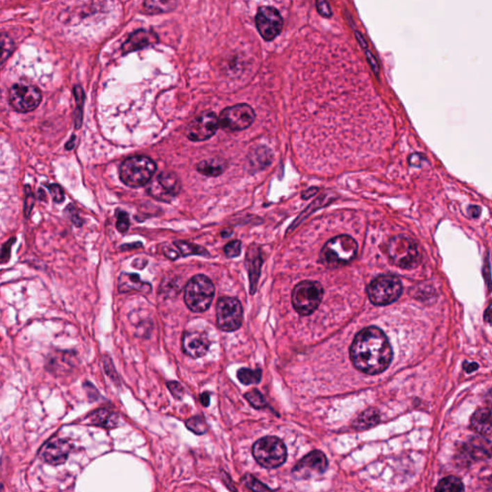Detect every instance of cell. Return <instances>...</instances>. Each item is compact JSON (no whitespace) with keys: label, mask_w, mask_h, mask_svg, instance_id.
I'll list each match as a JSON object with an SVG mask.
<instances>
[{"label":"cell","mask_w":492,"mask_h":492,"mask_svg":"<svg viewBox=\"0 0 492 492\" xmlns=\"http://www.w3.org/2000/svg\"><path fill=\"white\" fill-rule=\"evenodd\" d=\"M393 357L387 335L377 327H367L356 335L350 347V358L358 370L368 375L385 372Z\"/></svg>","instance_id":"6da1fadb"},{"label":"cell","mask_w":492,"mask_h":492,"mask_svg":"<svg viewBox=\"0 0 492 492\" xmlns=\"http://www.w3.org/2000/svg\"><path fill=\"white\" fill-rule=\"evenodd\" d=\"M157 170L155 161L146 156H133L121 164V181L131 188H138L150 183Z\"/></svg>","instance_id":"7a4b0ae2"},{"label":"cell","mask_w":492,"mask_h":492,"mask_svg":"<svg viewBox=\"0 0 492 492\" xmlns=\"http://www.w3.org/2000/svg\"><path fill=\"white\" fill-rule=\"evenodd\" d=\"M214 292L216 289L210 278L205 275H196L186 285L184 301L191 311L203 312L210 308Z\"/></svg>","instance_id":"3957f363"},{"label":"cell","mask_w":492,"mask_h":492,"mask_svg":"<svg viewBox=\"0 0 492 492\" xmlns=\"http://www.w3.org/2000/svg\"><path fill=\"white\" fill-rule=\"evenodd\" d=\"M358 244L347 235L335 237L327 241L320 253V261L325 266L338 267L352 262L357 256Z\"/></svg>","instance_id":"277c9868"},{"label":"cell","mask_w":492,"mask_h":492,"mask_svg":"<svg viewBox=\"0 0 492 492\" xmlns=\"http://www.w3.org/2000/svg\"><path fill=\"white\" fill-rule=\"evenodd\" d=\"M388 255L395 266L404 269H413L421 262L418 244L406 236H396L388 244Z\"/></svg>","instance_id":"5b68a950"},{"label":"cell","mask_w":492,"mask_h":492,"mask_svg":"<svg viewBox=\"0 0 492 492\" xmlns=\"http://www.w3.org/2000/svg\"><path fill=\"white\" fill-rule=\"evenodd\" d=\"M252 453L257 463L269 469L279 468L287 457L286 445L276 436H266L256 441Z\"/></svg>","instance_id":"8992f818"},{"label":"cell","mask_w":492,"mask_h":492,"mask_svg":"<svg viewBox=\"0 0 492 492\" xmlns=\"http://www.w3.org/2000/svg\"><path fill=\"white\" fill-rule=\"evenodd\" d=\"M323 287L317 281H302L294 287L292 301L294 309L301 315L312 314L322 301Z\"/></svg>","instance_id":"52a82bcc"},{"label":"cell","mask_w":492,"mask_h":492,"mask_svg":"<svg viewBox=\"0 0 492 492\" xmlns=\"http://www.w3.org/2000/svg\"><path fill=\"white\" fill-rule=\"evenodd\" d=\"M402 292V283L393 275H381L367 287L368 297L376 306L392 304L399 299Z\"/></svg>","instance_id":"ba28073f"},{"label":"cell","mask_w":492,"mask_h":492,"mask_svg":"<svg viewBox=\"0 0 492 492\" xmlns=\"http://www.w3.org/2000/svg\"><path fill=\"white\" fill-rule=\"evenodd\" d=\"M244 312L241 302L234 297H222L216 305V323L219 329L233 332L241 327Z\"/></svg>","instance_id":"9c48e42d"},{"label":"cell","mask_w":492,"mask_h":492,"mask_svg":"<svg viewBox=\"0 0 492 492\" xmlns=\"http://www.w3.org/2000/svg\"><path fill=\"white\" fill-rule=\"evenodd\" d=\"M256 115L251 106L241 103L226 108L219 118V127L226 131L247 129L254 122Z\"/></svg>","instance_id":"30bf717a"},{"label":"cell","mask_w":492,"mask_h":492,"mask_svg":"<svg viewBox=\"0 0 492 492\" xmlns=\"http://www.w3.org/2000/svg\"><path fill=\"white\" fill-rule=\"evenodd\" d=\"M9 101L17 112L29 113L40 105L42 93L35 86L17 83L9 90Z\"/></svg>","instance_id":"8fae6325"},{"label":"cell","mask_w":492,"mask_h":492,"mask_svg":"<svg viewBox=\"0 0 492 492\" xmlns=\"http://www.w3.org/2000/svg\"><path fill=\"white\" fill-rule=\"evenodd\" d=\"M181 188L180 179L175 173L163 171L150 182L148 193L156 200L170 202L180 193Z\"/></svg>","instance_id":"7c38bea8"},{"label":"cell","mask_w":492,"mask_h":492,"mask_svg":"<svg viewBox=\"0 0 492 492\" xmlns=\"http://www.w3.org/2000/svg\"><path fill=\"white\" fill-rule=\"evenodd\" d=\"M255 20L260 35L267 42H271L278 36L284 24V20L278 10L271 6H262L259 8Z\"/></svg>","instance_id":"4fadbf2b"},{"label":"cell","mask_w":492,"mask_h":492,"mask_svg":"<svg viewBox=\"0 0 492 492\" xmlns=\"http://www.w3.org/2000/svg\"><path fill=\"white\" fill-rule=\"evenodd\" d=\"M219 127V118L216 113L207 111L200 113L187 126V137L193 141H202L213 137Z\"/></svg>","instance_id":"5bb4252c"},{"label":"cell","mask_w":492,"mask_h":492,"mask_svg":"<svg viewBox=\"0 0 492 492\" xmlns=\"http://www.w3.org/2000/svg\"><path fill=\"white\" fill-rule=\"evenodd\" d=\"M328 466L326 456L322 451L315 450L305 456L292 469V474L296 479H310L322 475Z\"/></svg>","instance_id":"9a60e30c"},{"label":"cell","mask_w":492,"mask_h":492,"mask_svg":"<svg viewBox=\"0 0 492 492\" xmlns=\"http://www.w3.org/2000/svg\"><path fill=\"white\" fill-rule=\"evenodd\" d=\"M211 342L204 333L188 331L184 333L182 347L186 355L193 359L204 357L208 353Z\"/></svg>","instance_id":"2e32d148"},{"label":"cell","mask_w":492,"mask_h":492,"mask_svg":"<svg viewBox=\"0 0 492 492\" xmlns=\"http://www.w3.org/2000/svg\"><path fill=\"white\" fill-rule=\"evenodd\" d=\"M70 450H72V445L69 441L62 438H55L45 446L40 455L45 463L57 466L67 461Z\"/></svg>","instance_id":"e0dca14e"},{"label":"cell","mask_w":492,"mask_h":492,"mask_svg":"<svg viewBox=\"0 0 492 492\" xmlns=\"http://www.w3.org/2000/svg\"><path fill=\"white\" fill-rule=\"evenodd\" d=\"M158 36L156 33L150 31V30H138V31L134 32L129 39L123 44L122 53L128 54L130 52L145 49L150 45H155L156 42H158Z\"/></svg>","instance_id":"ac0fdd59"},{"label":"cell","mask_w":492,"mask_h":492,"mask_svg":"<svg viewBox=\"0 0 492 492\" xmlns=\"http://www.w3.org/2000/svg\"><path fill=\"white\" fill-rule=\"evenodd\" d=\"M118 292L120 294H127L130 292H138L141 294H148L152 291L150 283L143 282L138 274L122 272L118 277Z\"/></svg>","instance_id":"d6986e66"},{"label":"cell","mask_w":492,"mask_h":492,"mask_svg":"<svg viewBox=\"0 0 492 492\" xmlns=\"http://www.w3.org/2000/svg\"><path fill=\"white\" fill-rule=\"evenodd\" d=\"M246 267L249 273V280H251V292L254 294L256 292L257 286H258V280L262 264V259L261 251L256 244H252L248 248L246 254Z\"/></svg>","instance_id":"ffe728a7"},{"label":"cell","mask_w":492,"mask_h":492,"mask_svg":"<svg viewBox=\"0 0 492 492\" xmlns=\"http://www.w3.org/2000/svg\"><path fill=\"white\" fill-rule=\"evenodd\" d=\"M463 451L470 460H486L492 456V443L484 438H473L464 445Z\"/></svg>","instance_id":"44dd1931"},{"label":"cell","mask_w":492,"mask_h":492,"mask_svg":"<svg viewBox=\"0 0 492 492\" xmlns=\"http://www.w3.org/2000/svg\"><path fill=\"white\" fill-rule=\"evenodd\" d=\"M471 429L482 436H489L492 434V410L489 408H481L477 410L470 420Z\"/></svg>","instance_id":"7402d4cb"},{"label":"cell","mask_w":492,"mask_h":492,"mask_svg":"<svg viewBox=\"0 0 492 492\" xmlns=\"http://www.w3.org/2000/svg\"><path fill=\"white\" fill-rule=\"evenodd\" d=\"M225 168V161L219 158L207 159V160L200 161L196 166V170H198V173L208 176V177H218V176L221 175L224 173Z\"/></svg>","instance_id":"603a6c76"},{"label":"cell","mask_w":492,"mask_h":492,"mask_svg":"<svg viewBox=\"0 0 492 492\" xmlns=\"http://www.w3.org/2000/svg\"><path fill=\"white\" fill-rule=\"evenodd\" d=\"M380 421V413L376 408H368L358 416L357 420L353 423L356 430H367L377 425Z\"/></svg>","instance_id":"cb8c5ba5"},{"label":"cell","mask_w":492,"mask_h":492,"mask_svg":"<svg viewBox=\"0 0 492 492\" xmlns=\"http://www.w3.org/2000/svg\"><path fill=\"white\" fill-rule=\"evenodd\" d=\"M249 159H251V164L254 166L255 168H266L271 163L272 160V152L271 150L266 148V146H260L254 150L249 155Z\"/></svg>","instance_id":"d4e9b609"},{"label":"cell","mask_w":492,"mask_h":492,"mask_svg":"<svg viewBox=\"0 0 492 492\" xmlns=\"http://www.w3.org/2000/svg\"><path fill=\"white\" fill-rule=\"evenodd\" d=\"M174 246L177 247L181 256L188 257L191 255H198V256L209 257L210 254L204 247L198 244H191L185 241H176L173 242Z\"/></svg>","instance_id":"484cf974"},{"label":"cell","mask_w":492,"mask_h":492,"mask_svg":"<svg viewBox=\"0 0 492 492\" xmlns=\"http://www.w3.org/2000/svg\"><path fill=\"white\" fill-rule=\"evenodd\" d=\"M176 5L175 1H145L143 2V9L148 14L156 15L173 11Z\"/></svg>","instance_id":"4316f807"},{"label":"cell","mask_w":492,"mask_h":492,"mask_svg":"<svg viewBox=\"0 0 492 492\" xmlns=\"http://www.w3.org/2000/svg\"><path fill=\"white\" fill-rule=\"evenodd\" d=\"M436 492H464V486L460 479L455 476H449L438 483Z\"/></svg>","instance_id":"83f0119b"},{"label":"cell","mask_w":492,"mask_h":492,"mask_svg":"<svg viewBox=\"0 0 492 492\" xmlns=\"http://www.w3.org/2000/svg\"><path fill=\"white\" fill-rule=\"evenodd\" d=\"M90 422H92L93 425L111 427V426L115 425L116 415L115 413H111L110 411L102 408V410H98L90 415Z\"/></svg>","instance_id":"f1b7e54d"},{"label":"cell","mask_w":492,"mask_h":492,"mask_svg":"<svg viewBox=\"0 0 492 492\" xmlns=\"http://www.w3.org/2000/svg\"><path fill=\"white\" fill-rule=\"evenodd\" d=\"M237 376L239 382L244 385H253V383H259L261 381L262 370L260 368L254 370L251 368H241Z\"/></svg>","instance_id":"f546056e"},{"label":"cell","mask_w":492,"mask_h":492,"mask_svg":"<svg viewBox=\"0 0 492 492\" xmlns=\"http://www.w3.org/2000/svg\"><path fill=\"white\" fill-rule=\"evenodd\" d=\"M74 95L75 98H77V115H75V127L77 128H80L81 125H82V120H83V105H84V100H85V95L84 92H83L82 88L80 87V86H75L74 87Z\"/></svg>","instance_id":"4dcf8cb0"},{"label":"cell","mask_w":492,"mask_h":492,"mask_svg":"<svg viewBox=\"0 0 492 492\" xmlns=\"http://www.w3.org/2000/svg\"><path fill=\"white\" fill-rule=\"evenodd\" d=\"M242 482L246 484L247 488L251 489L253 492H275L272 489H269V486L261 483L259 480H257L254 476L251 475V474H246V476L242 479Z\"/></svg>","instance_id":"1f68e13d"},{"label":"cell","mask_w":492,"mask_h":492,"mask_svg":"<svg viewBox=\"0 0 492 492\" xmlns=\"http://www.w3.org/2000/svg\"><path fill=\"white\" fill-rule=\"evenodd\" d=\"M187 427L190 429L191 432L202 435L207 432V424L205 420L202 416H194L187 421Z\"/></svg>","instance_id":"d6a6232c"},{"label":"cell","mask_w":492,"mask_h":492,"mask_svg":"<svg viewBox=\"0 0 492 492\" xmlns=\"http://www.w3.org/2000/svg\"><path fill=\"white\" fill-rule=\"evenodd\" d=\"M246 400L251 403L252 407L255 408H262L267 407L266 398L262 395L259 390H252L246 395Z\"/></svg>","instance_id":"836d02e7"},{"label":"cell","mask_w":492,"mask_h":492,"mask_svg":"<svg viewBox=\"0 0 492 492\" xmlns=\"http://www.w3.org/2000/svg\"><path fill=\"white\" fill-rule=\"evenodd\" d=\"M1 45H2V55H1V63L4 64L5 61L8 59L10 55L14 51L15 45L14 42L9 37H7L4 33H2L1 36Z\"/></svg>","instance_id":"e575fe53"},{"label":"cell","mask_w":492,"mask_h":492,"mask_svg":"<svg viewBox=\"0 0 492 492\" xmlns=\"http://www.w3.org/2000/svg\"><path fill=\"white\" fill-rule=\"evenodd\" d=\"M117 229L120 233L125 234L130 227V219L128 214L125 211H118Z\"/></svg>","instance_id":"d590c367"},{"label":"cell","mask_w":492,"mask_h":492,"mask_svg":"<svg viewBox=\"0 0 492 492\" xmlns=\"http://www.w3.org/2000/svg\"><path fill=\"white\" fill-rule=\"evenodd\" d=\"M35 198L33 196L31 189L29 186H25V200H24V216L25 218H29L31 214L33 207H34Z\"/></svg>","instance_id":"8d00e7d4"},{"label":"cell","mask_w":492,"mask_h":492,"mask_svg":"<svg viewBox=\"0 0 492 492\" xmlns=\"http://www.w3.org/2000/svg\"><path fill=\"white\" fill-rule=\"evenodd\" d=\"M241 242L239 241H233L229 242L224 247V253L228 258H235V257H238L241 254Z\"/></svg>","instance_id":"74e56055"},{"label":"cell","mask_w":492,"mask_h":492,"mask_svg":"<svg viewBox=\"0 0 492 492\" xmlns=\"http://www.w3.org/2000/svg\"><path fill=\"white\" fill-rule=\"evenodd\" d=\"M50 194H51L53 200L56 202V203H61L65 200V193L63 189L61 188L57 184H52V185L47 186Z\"/></svg>","instance_id":"f35d334b"},{"label":"cell","mask_w":492,"mask_h":492,"mask_svg":"<svg viewBox=\"0 0 492 492\" xmlns=\"http://www.w3.org/2000/svg\"><path fill=\"white\" fill-rule=\"evenodd\" d=\"M65 212V214L69 216V219H70V221H72V223L74 224L75 226H82L83 221L82 219H81L79 214H78L77 209H75V207L73 206L72 204H70V205L68 206Z\"/></svg>","instance_id":"ab89813d"},{"label":"cell","mask_w":492,"mask_h":492,"mask_svg":"<svg viewBox=\"0 0 492 492\" xmlns=\"http://www.w3.org/2000/svg\"><path fill=\"white\" fill-rule=\"evenodd\" d=\"M161 251H163V253L165 255L166 258L173 260V261H174V260H177L179 257L181 256L180 253H179L177 247L174 246V244H164L163 247H161Z\"/></svg>","instance_id":"60d3db41"},{"label":"cell","mask_w":492,"mask_h":492,"mask_svg":"<svg viewBox=\"0 0 492 492\" xmlns=\"http://www.w3.org/2000/svg\"><path fill=\"white\" fill-rule=\"evenodd\" d=\"M103 365H104L106 374L109 376L111 379L113 381H118L117 372H116L112 360H111L109 357L104 358V360H103Z\"/></svg>","instance_id":"b9f144b4"},{"label":"cell","mask_w":492,"mask_h":492,"mask_svg":"<svg viewBox=\"0 0 492 492\" xmlns=\"http://www.w3.org/2000/svg\"><path fill=\"white\" fill-rule=\"evenodd\" d=\"M15 241H16V239L12 238L11 239H9V241L5 242L3 246H2L1 264H5V262L9 261L10 253H11V248Z\"/></svg>","instance_id":"7bdbcfd3"},{"label":"cell","mask_w":492,"mask_h":492,"mask_svg":"<svg viewBox=\"0 0 492 492\" xmlns=\"http://www.w3.org/2000/svg\"><path fill=\"white\" fill-rule=\"evenodd\" d=\"M425 161H427V159L421 153H413L408 158V163H410L411 166H415V168H421Z\"/></svg>","instance_id":"ee69618b"},{"label":"cell","mask_w":492,"mask_h":492,"mask_svg":"<svg viewBox=\"0 0 492 492\" xmlns=\"http://www.w3.org/2000/svg\"><path fill=\"white\" fill-rule=\"evenodd\" d=\"M168 388L176 399H181V398L183 397L184 390L178 382H168Z\"/></svg>","instance_id":"f6af8a7d"},{"label":"cell","mask_w":492,"mask_h":492,"mask_svg":"<svg viewBox=\"0 0 492 492\" xmlns=\"http://www.w3.org/2000/svg\"><path fill=\"white\" fill-rule=\"evenodd\" d=\"M317 11H319V14L322 15V16L328 17L332 16L331 8H330L329 3H327V2L317 1Z\"/></svg>","instance_id":"bcb514c9"},{"label":"cell","mask_w":492,"mask_h":492,"mask_svg":"<svg viewBox=\"0 0 492 492\" xmlns=\"http://www.w3.org/2000/svg\"><path fill=\"white\" fill-rule=\"evenodd\" d=\"M482 212L481 207L473 205L468 208V214H470L471 218L477 219L480 216Z\"/></svg>","instance_id":"7dc6e473"},{"label":"cell","mask_w":492,"mask_h":492,"mask_svg":"<svg viewBox=\"0 0 492 492\" xmlns=\"http://www.w3.org/2000/svg\"><path fill=\"white\" fill-rule=\"evenodd\" d=\"M479 368V365L478 363H464V370H466V372L468 373H471L473 372H475V370H478Z\"/></svg>","instance_id":"c3c4849f"},{"label":"cell","mask_w":492,"mask_h":492,"mask_svg":"<svg viewBox=\"0 0 492 492\" xmlns=\"http://www.w3.org/2000/svg\"><path fill=\"white\" fill-rule=\"evenodd\" d=\"M200 401H201L202 405L205 406V407H208L209 404H210V393H208V392L202 393V395L200 396Z\"/></svg>","instance_id":"681fc988"},{"label":"cell","mask_w":492,"mask_h":492,"mask_svg":"<svg viewBox=\"0 0 492 492\" xmlns=\"http://www.w3.org/2000/svg\"><path fill=\"white\" fill-rule=\"evenodd\" d=\"M484 317L486 322L492 323V303L489 305L488 309H486V312H484Z\"/></svg>","instance_id":"f907efd6"},{"label":"cell","mask_w":492,"mask_h":492,"mask_svg":"<svg viewBox=\"0 0 492 492\" xmlns=\"http://www.w3.org/2000/svg\"><path fill=\"white\" fill-rule=\"evenodd\" d=\"M141 242H135L134 244H126V246H121V249H123V251H130V249L132 248H137V247H141Z\"/></svg>","instance_id":"816d5d0a"},{"label":"cell","mask_w":492,"mask_h":492,"mask_svg":"<svg viewBox=\"0 0 492 492\" xmlns=\"http://www.w3.org/2000/svg\"><path fill=\"white\" fill-rule=\"evenodd\" d=\"M74 141L75 136H72V140H70V141L67 143V145H65V148H67L68 150H72V148H74Z\"/></svg>","instance_id":"f5cc1de1"},{"label":"cell","mask_w":492,"mask_h":492,"mask_svg":"<svg viewBox=\"0 0 492 492\" xmlns=\"http://www.w3.org/2000/svg\"><path fill=\"white\" fill-rule=\"evenodd\" d=\"M489 402H491L492 404V390L491 392H489Z\"/></svg>","instance_id":"db71d44e"}]
</instances>
